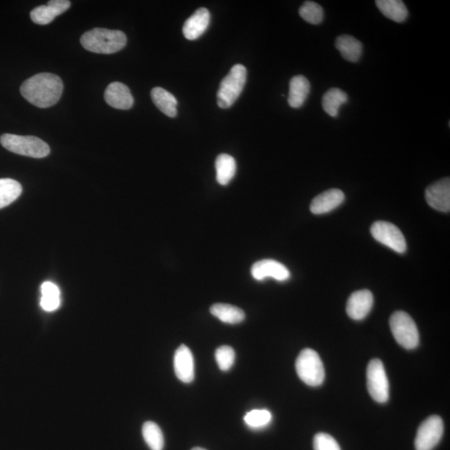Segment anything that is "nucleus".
<instances>
[{
    "label": "nucleus",
    "mask_w": 450,
    "mask_h": 450,
    "mask_svg": "<svg viewBox=\"0 0 450 450\" xmlns=\"http://www.w3.org/2000/svg\"><path fill=\"white\" fill-rule=\"evenodd\" d=\"M105 101L114 109L126 110L131 109L133 98L128 86L119 82L110 84L104 93Z\"/></svg>",
    "instance_id": "obj_16"
},
{
    "label": "nucleus",
    "mask_w": 450,
    "mask_h": 450,
    "mask_svg": "<svg viewBox=\"0 0 450 450\" xmlns=\"http://www.w3.org/2000/svg\"><path fill=\"white\" fill-rule=\"evenodd\" d=\"M210 313L218 318L220 322L231 324L241 323L246 318V314L241 309L227 304L212 305L210 308Z\"/></svg>",
    "instance_id": "obj_22"
},
{
    "label": "nucleus",
    "mask_w": 450,
    "mask_h": 450,
    "mask_svg": "<svg viewBox=\"0 0 450 450\" xmlns=\"http://www.w3.org/2000/svg\"><path fill=\"white\" fill-rule=\"evenodd\" d=\"M216 169V180L221 185H227L231 182L236 172V160L231 155L222 154L217 157L215 161Z\"/></svg>",
    "instance_id": "obj_24"
},
{
    "label": "nucleus",
    "mask_w": 450,
    "mask_h": 450,
    "mask_svg": "<svg viewBox=\"0 0 450 450\" xmlns=\"http://www.w3.org/2000/svg\"><path fill=\"white\" fill-rule=\"evenodd\" d=\"M371 232L375 241L392 251L400 253L406 251L405 238L396 225L386 221H377L372 224Z\"/></svg>",
    "instance_id": "obj_8"
},
{
    "label": "nucleus",
    "mask_w": 450,
    "mask_h": 450,
    "mask_svg": "<svg viewBox=\"0 0 450 450\" xmlns=\"http://www.w3.org/2000/svg\"><path fill=\"white\" fill-rule=\"evenodd\" d=\"M215 360L219 368L222 371H228L232 368L234 360H236V353L231 346H224L219 347L215 351Z\"/></svg>",
    "instance_id": "obj_29"
},
{
    "label": "nucleus",
    "mask_w": 450,
    "mask_h": 450,
    "mask_svg": "<svg viewBox=\"0 0 450 450\" xmlns=\"http://www.w3.org/2000/svg\"><path fill=\"white\" fill-rule=\"evenodd\" d=\"M427 203L438 212L449 213L450 210V180L444 178L429 185L425 191Z\"/></svg>",
    "instance_id": "obj_10"
},
{
    "label": "nucleus",
    "mask_w": 450,
    "mask_h": 450,
    "mask_svg": "<svg viewBox=\"0 0 450 450\" xmlns=\"http://www.w3.org/2000/svg\"><path fill=\"white\" fill-rule=\"evenodd\" d=\"M22 193V186L12 179H0V209L16 201Z\"/></svg>",
    "instance_id": "obj_25"
},
{
    "label": "nucleus",
    "mask_w": 450,
    "mask_h": 450,
    "mask_svg": "<svg viewBox=\"0 0 450 450\" xmlns=\"http://www.w3.org/2000/svg\"><path fill=\"white\" fill-rule=\"evenodd\" d=\"M71 3L68 0H51L46 6H38L33 9L31 18L37 25L45 26L55 20V18L68 11Z\"/></svg>",
    "instance_id": "obj_12"
},
{
    "label": "nucleus",
    "mask_w": 450,
    "mask_h": 450,
    "mask_svg": "<svg viewBox=\"0 0 450 450\" xmlns=\"http://www.w3.org/2000/svg\"><path fill=\"white\" fill-rule=\"evenodd\" d=\"M444 434V423L437 415L430 416L420 424L415 445L416 450H432L439 443Z\"/></svg>",
    "instance_id": "obj_9"
},
{
    "label": "nucleus",
    "mask_w": 450,
    "mask_h": 450,
    "mask_svg": "<svg viewBox=\"0 0 450 450\" xmlns=\"http://www.w3.org/2000/svg\"><path fill=\"white\" fill-rule=\"evenodd\" d=\"M344 199L346 196L341 190L331 189L324 191L312 200L310 212L317 215L327 214L339 207Z\"/></svg>",
    "instance_id": "obj_15"
},
{
    "label": "nucleus",
    "mask_w": 450,
    "mask_h": 450,
    "mask_svg": "<svg viewBox=\"0 0 450 450\" xmlns=\"http://www.w3.org/2000/svg\"><path fill=\"white\" fill-rule=\"evenodd\" d=\"M314 450H341L336 440L331 435L319 433L314 438Z\"/></svg>",
    "instance_id": "obj_30"
},
{
    "label": "nucleus",
    "mask_w": 450,
    "mask_h": 450,
    "mask_svg": "<svg viewBox=\"0 0 450 450\" xmlns=\"http://www.w3.org/2000/svg\"><path fill=\"white\" fill-rule=\"evenodd\" d=\"M64 84L58 75L41 73L32 76L21 85V93L35 106L45 109L59 101L63 94Z\"/></svg>",
    "instance_id": "obj_1"
},
{
    "label": "nucleus",
    "mask_w": 450,
    "mask_h": 450,
    "mask_svg": "<svg viewBox=\"0 0 450 450\" xmlns=\"http://www.w3.org/2000/svg\"><path fill=\"white\" fill-rule=\"evenodd\" d=\"M310 84L307 78L303 75H296L290 82L288 103L290 107L299 109L302 107L309 97Z\"/></svg>",
    "instance_id": "obj_18"
},
{
    "label": "nucleus",
    "mask_w": 450,
    "mask_h": 450,
    "mask_svg": "<svg viewBox=\"0 0 450 450\" xmlns=\"http://www.w3.org/2000/svg\"><path fill=\"white\" fill-rule=\"evenodd\" d=\"M40 305L47 312H52L60 307V296H42Z\"/></svg>",
    "instance_id": "obj_31"
},
{
    "label": "nucleus",
    "mask_w": 450,
    "mask_h": 450,
    "mask_svg": "<svg viewBox=\"0 0 450 450\" xmlns=\"http://www.w3.org/2000/svg\"><path fill=\"white\" fill-rule=\"evenodd\" d=\"M247 70L236 65L222 80L217 94L218 105L221 109L231 107L241 95L246 83Z\"/></svg>",
    "instance_id": "obj_4"
},
{
    "label": "nucleus",
    "mask_w": 450,
    "mask_h": 450,
    "mask_svg": "<svg viewBox=\"0 0 450 450\" xmlns=\"http://www.w3.org/2000/svg\"><path fill=\"white\" fill-rule=\"evenodd\" d=\"M348 95L341 89L333 88L324 94L322 107L329 116L337 117L339 109L348 102Z\"/></svg>",
    "instance_id": "obj_23"
},
{
    "label": "nucleus",
    "mask_w": 450,
    "mask_h": 450,
    "mask_svg": "<svg viewBox=\"0 0 450 450\" xmlns=\"http://www.w3.org/2000/svg\"><path fill=\"white\" fill-rule=\"evenodd\" d=\"M80 43L86 50L110 55L124 49L127 38L126 33L121 31L97 28L84 33Z\"/></svg>",
    "instance_id": "obj_2"
},
{
    "label": "nucleus",
    "mask_w": 450,
    "mask_h": 450,
    "mask_svg": "<svg viewBox=\"0 0 450 450\" xmlns=\"http://www.w3.org/2000/svg\"><path fill=\"white\" fill-rule=\"evenodd\" d=\"M251 275L253 279L258 281L264 280L267 278H273L277 281L284 282L290 279V272L280 262L274 260H263L253 264Z\"/></svg>",
    "instance_id": "obj_11"
},
{
    "label": "nucleus",
    "mask_w": 450,
    "mask_h": 450,
    "mask_svg": "<svg viewBox=\"0 0 450 450\" xmlns=\"http://www.w3.org/2000/svg\"><path fill=\"white\" fill-rule=\"evenodd\" d=\"M210 13L207 9H197L185 23L183 33L187 40H197L207 30Z\"/></svg>",
    "instance_id": "obj_17"
},
{
    "label": "nucleus",
    "mask_w": 450,
    "mask_h": 450,
    "mask_svg": "<svg viewBox=\"0 0 450 450\" xmlns=\"http://www.w3.org/2000/svg\"><path fill=\"white\" fill-rule=\"evenodd\" d=\"M367 387L372 399L378 403H385L389 400V381L384 365L378 358L368 363Z\"/></svg>",
    "instance_id": "obj_7"
},
{
    "label": "nucleus",
    "mask_w": 450,
    "mask_h": 450,
    "mask_svg": "<svg viewBox=\"0 0 450 450\" xmlns=\"http://www.w3.org/2000/svg\"><path fill=\"white\" fill-rule=\"evenodd\" d=\"M373 304V296L370 290H358L349 297L346 312L352 319L361 320L371 312Z\"/></svg>",
    "instance_id": "obj_13"
},
{
    "label": "nucleus",
    "mask_w": 450,
    "mask_h": 450,
    "mask_svg": "<svg viewBox=\"0 0 450 450\" xmlns=\"http://www.w3.org/2000/svg\"><path fill=\"white\" fill-rule=\"evenodd\" d=\"M376 6L385 17L396 23H403L408 18V9L401 0H377Z\"/></svg>",
    "instance_id": "obj_20"
},
{
    "label": "nucleus",
    "mask_w": 450,
    "mask_h": 450,
    "mask_svg": "<svg viewBox=\"0 0 450 450\" xmlns=\"http://www.w3.org/2000/svg\"><path fill=\"white\" fill-rule=\"evenodd\" d=\"M390 325L392 334L400 346L406 349H413L418 346L419 330L410 314L404 311H397L391 315Z\"/></svg>",
    "instance_id": "obj_6"
},
{
    "label": "nucleus",
    "mask_w": 450,
    "mask_h": 450,
    "mask_svg": "<svg viewBox=\"0 0 450 450\" xmlns=\"http://www.w3.org/2000/svg\"><path fill=\"white\" fill-rule=\"evenodd\" d=\"M151 98L156 107L165 116L174 118L177 116V99L173 94L160 87L151 90Z\"/></svg>",
    "instance_id": "obj_21"
},
{
    "label": "nucleus",
    "mask_w": 450,
    "mask_h": 450,
    "mask_svg": "<svg viewBox=\"0 0 450 450\" xmlns=\"http://www.w3.org/2000/svg\"><path fill=\"white\" fill-rule=\"evenodd\" d=\"M174 368L177 378L186 384L194 379V363L193 353L190 349L182 344L177 349L174 358Z\"/></svg>",
    "instance_id": "obj_14"
},
{
    "label": "nucleus",
    "mask_w": 450,
    "mask_h": 450,
    "mask_svg": "<svg viewBox=\"0 0 450 450\" xmlns=\"http://www.w3.org/2000/svg\"><path fill=\"white\" fill-rule=\"evenodd\" d=\"M143 437L151 450H163L165 446L164 435L160 426L152 421H148L143 425Z\"/></svg>",
    "instance_id": "obj_26"
},
{
    "label": "nucleus",
    "mask_w": 450,
    "mask_h": 450,
    "mask_svg": "<svg viewBox=\"0 0 450 450\" xmlns=\"http://www.w3.org/2000/svg\"><path fill=\"white\" fill-rule=\"evenodd\" d=\"M335 47L341 53L343 58L351 63H356L361 58L362 43L353 36H339L335 40Z\"/></svg>",
    "instance_id": "obj_19"
},
{
    "label": "nucleus",
    "mask_w": 450,
    "mask_h": 450,
    "mask_svg": "<svg viewBox=\"0 0 450 450\" xmlns=\"http://www.w3.org/2000/svg\"><path fill=\"white\" fill-rule=\"evenodd\" d=\"M299 13L304 21L314 26L322 23L324 18L323 8L313 1L304 2L300 8Z\"/></svg>",
    "instance_id": "obj_27"
},
{
    "label": "nucleus",
    "mask_w": 450,
    "mask_h": 450,
    "mask_svg": "<svg viewBox=\"0 0 450 450\" xmlns=\"http://www.w3.org/2000/svg\"><path fill=\"white\" fill-rule=\"evenodd\" d=\"M192 450H206V449L199 448V447H196V448H194Z\"/></svg>",
    "instance_id": "obj_32"
},
{
    "label": "nucleus",
    "mask_w": 450,
    "mask_h": 450,
    "mask_svg": "<svg viewBox=\"0 0 450 450\" xmlns=\"http://www.w3.org/2000/svg\"><path fill=\"white\" fill-rule=\"evenodd\" d=\"M295 368L300 379L309 386H319L323 384L325 371L322 358L317 352L311 349H305L297 358Z\"/></svg>",
    "instance_id": "obj_5"
},
{
    "label": "nucleus",
    "mask_w": 450,
    "mask_h": 450,
    "mask_svg": "<svg viewBox=\"0 0 450 450\" xmlns=\"http://www.w3.org/2000/svg\"><path fill=\"white\" fill-rule=\"evenodd\" d=\"M272 415L266 410H255L245 416V422L252 429L264 428L270 423Z\"/></svg>",
    "instance_id": "obj_28"
},
{
    "label": "nucleus",
    "mask_w": 450,
    "mask_h": 450,
    "mask_svg": "<svg viewBox=\"0 0 450 450\" xmlns=\"http://www.w3.org/2000/svg\"><path fill=\"white\" fill-rule=\"evenodd\" d=\"M0 143L14 154L41 159L50 155V148L45 141L35 136H21L4 133Z\"/></svg>",
    "instance_id": "obj_3"
}]
</instances>
